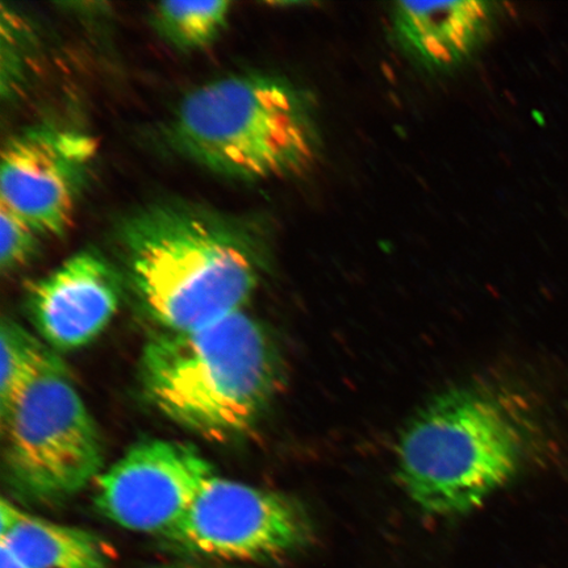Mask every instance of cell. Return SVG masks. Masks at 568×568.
Here are the masks:
<instances>
[{
  "instance_id": "6da1fadb",
  "label": "cell",
  "mask_w": 568,
  "mask_h": 568,
  "mask_svg": "<svg viewBox=\"0 0 568 568\" xmlns=\"http://www.w3.org/2000/svg\"><path fill=\"white\" fill-rule=\"evenodd\" d=\"M128 281L165 332L205 328L244 311L265 266L252 223L186 202H160L116 230Z\"/></svg>"
},
{
  "instance_id": "7a4b0ae2",
  "label": "cell",
  "mask_w": 568,
  "mask_h": 568,
  "mask_svg": "<svg viewBox=\"0 0 568 568\" xmlns=\"http://www.w3.org/2000/svg\"><path fill=\"white\" fill-rule=\"evenodd\" d=\"M140 378L163 416L229 442L264 416L281 386L282 361L272 336L243 311L202 329L162 332L142 351Z\"/></svg>"
},
{
  "instance_id": "3957f363",
  "label": "cell",
  "mask_w": 568,
  "mask_h": 568,
  "mask_svg": "<svg viewBox=\"0 0 568 568\" xmlns=\"http://www.w3.org/2000/svg\"><path fill=\"white\" fill-rule=\"evenodd\" d=\"M170 136L197 165L251 182L302 172L317 148L308 98L266 74L220 78L191 91L178 106Z\"/></svg>"
},
{
  "instance_id": "277c9868",
  "label": "cell",
  "mask_w": 568,
  "mask_h": 568,
  "mask_svg": "<svg viewBox=\"0 0 568 568\" xmlns=\"http://www.w3.org/2000/svg\"><path fill=\"white\" fill-rule=\"evenodd\" d=\"M520 424L485 389L447 390L403 430L396 473L404 491L425 513H471L507 485L521 466Z\"/></svg>"
},
{
  "instance_id": "5b68a950",
  "label": "cell",
  "mask_w": 568,
  "mask_h": 568,
  "mask_svg": "<svg viewBox=\"0 0 568 568\" xmlns=\"http://www.w3.org/2000/svg\"><path fill=\"white\" fill-rule=\"evenodd\" d=\"M0 420L7 471L32 499H67L104 471L101 435L67 372L36 379Z\"/></svg>"
},
{
  "instance_id": "8992f818",
  "label": "cell",
  "mask_w": 568,
  "mask_h": 568,
  "mask_svg": "<svg viewBox=\"0 0 568 568\" xmlns=\"http://www.w3.org/2000/svg\"><path fill=\"white\" fill-rule=\"evenodd\" d=\"M168 538L199 556L268 562L307 544L311 525L290 497L215 474Z\"/></svg>"
},
{
  "instance_id": "52a82bcc",
  "label": "cell",
  "mask_w": 568,
  "mask_h": 568,
  "mask_svg": "<svg viewBox=\"0 0 568 568\" xmlns=\"http://www.w3.org/2000/svg\"><path fill=\"white\" fill-rule=\"evenodd\" d=\"M213 475L193 446L151 439L99 475L95 506L119 527L168 537Z\"/></svg>"
},
{
  "instance_id": "ba28073f",
  "label": "cell",
  "mask_w": 568,
  "mask_h": 568,
  "mask_svg": "<svg viewBox=\"0 0 568 568\" xmlns=\"http://www.w3.org/2000/svg\"><path fill=\"white\" fill-rule=\"evenodd\" d=\"M90 134L54 125L28 128L6 142L0 201L45 236H62L95 160Z\"/></svg>"
},
{
  "instance_id": "9c48e42d",
  "label": "cell",
  "mask_w": 568,
  "mask_h": 568,
  "mask_svg": "<svg viewBox=\"0 0 568 568\" xmlns=\"http://www.w3.org/2000/svg\"><path fill=\"white\" fill-rule=\"evenodd\" d=\"M122 294L118 270L102 254L83 251L33 284L28 307L49 346L74 351L101 335L115 316Z\"/></svg>"
},
{
  "instance_id": "30bf717a",
  "label": "cell",
  "mask_w": 568,
  "mask_h": 568,
  "mask_svg": "<svg viewBox=\"0 0 568 568\" xmlns=\"http://www.w3.org/2000/svg\"><path fill=\"white\" fill-rule=\"evenodd\" d=\"M488 4L483 2H402L395 10L400 41L417 59L449 67L465 59L485 33Z\"/></svg>"
},
{
  "instance_id": "8fae6325",
  "label": "cell",
  "mask_w": 568,
  "mask_h": 568,
  "mask_svg": "<svg viewBox=\"0 0 568 568\" xmlns=\"http://www.w3.org/2000/svg\"><path fill=\"white\" fill-rule=\"evenodd\" d=\"M0 545L26 568H106L109 556L91 532L0 503Z\"/></svg>"
},
{
  "instance_id": "7c38bea8",
  "label": "cell",
  "mask_w": 568,
  "mask_h": 568,
  "mask_svg": "<svg viewBox=\"0 0 568 568\" xmlns=\"http://www.w3.org/2000/svg\"><path fill=\"white\" fill-rule=\"evenodd\" d=\"M65 372V365L51 347L13 320L3 318L0 325V415L42 375Z\"/></svg>"
},
{
  "instance_id": "4fadbf2b",
  "label": "cell",
  "mask_w": 568,
  "mask_h": 568,
  "mask_svg": "<svg viewBox=\"0 0 568 568\" xmlns=\"http://www.w3.org/2000/svg\"><path fill=\"white\" fill-rule=\"evenodd\" d=\"M231 2H162L151 12L152 24L169 44L181 51H196L212 44L223 32Z\"/></svg>"
},
{
  "instance_id": "5bb4252c",
  "label": "cell",
  "mask_w": 568,
  "mask_h": 568,
  "mask_svg": "<svg viewBox=\"0 0 568 568\" xmlns=\"http://www.w3.org/2000/svg\"><path fill=\"white\" fill-rule=\"evenodd\" d=\"M41 234L24 219L0 204V266L3 273L16 272L39 253Z\"/></svg>"
},
{
  "instance_id": "9a60e30c",
  "label": "cell",
  "mask_w": 568,
  "mask_h": 568,
  "mask_svg": "<svg viewBox=\"0 0 568 568\" xmlns=\"http://www.w3.org/2000/svg\"><path fill=\"white\" fill-rule=\"evenodd\" d=\"M0 568H26L12 554L0 545Z\"/></svg>"
}]
</instances>
